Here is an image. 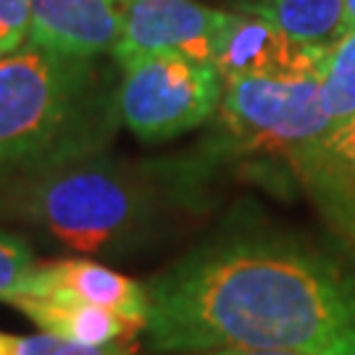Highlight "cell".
Returning a JSON list of instances; mask_svg holds the SVG:
<instances>
[{"instance_id":"13","label":"cell","mask_w":355,"mask_h":355,"mask_svg":"<svg viewBox=\"0 0 355 355\" xmlns=\"http://www.w3.org/2000/svg\"><path fill=\"white\" fill-rule=\"evenodd\" d=\"M321 105L331 124L355 116V29L329 45L321 71Z\"/></svg>"},{"instance_id":"8","label":"cell","mask_w":355,"mask_h":355,"mask_svg":"<svg viewBox=\"0 0 355 355\" xmlns=\"http://www.w3.org/2000/svg\"><path fill=\"white\" fill-rule=\"evenodd\" d=\"M29 40L76 58H114L124 37L121 8L114 0H29Z\"/></svg>"},{"instance_id":"10","label":"cell","mask_w":355,"mask_h":355,"mask_svg":"<svg viewBox=\"0 0 355 355\" xmlns=\"http://www.w3.org/2000/svg\"><path fill=\"white\" fill-rule=\"evenodd\" d=\"M290 164L321 214L355 242V116L334 124Z\"/></svg>"},{"instance_id":"19","label":"cell","mask_w":355,"mask_h":355,"mask_svg":"<svg viewBox=\"0 0 355 355\" xmlns=\"http://www.w3.org/2000/svg\"><path fill=\"white\" fill-rule=\"evenodd\" d=\"M6 350H8V334L0 331V355H6Z\"/></svg>"},{"instance_id":"11","label":"cell","mask_w":355,"mask_h":355,"mask_svg":"<svg viewBox=\"0 0 355 355\" xmlns=\"http://www.w3.org/2000/svg\"><path fill=\"white\" fill-rule=\"evenodd\" d=\"M3 303L13 305L26 318H32L42 331L55 334L61 340L79 345H129L145 324L132 321L116 311L101 308V305L76 303L66 297H51V295H6Z\"/></svg>"},{"instance_id":"14","label":"cell","mask_w":355,"mask_h":355,"mask_svg":"<svg viewBox=\"0 0 355 355\" xmlns=\"http://www.w3.org/2000/svg\"><path fill=\"white\" fill-rule=\"evenodd\" d=\"M6 355H135L129 345H79L61 340L55 334H35V337H11L8 334V350Z\"/></svg>"},{"instance_id":"3","label":"cell","mask_w":355,"mask_h":355,"mask_svg":"<svg viewBox=\"0 0 355 355\" xmlns=\"http://www.w3.org/2000/svg\"><path fill=\"white\" fill-rule=\"evenodd\" d=\"M119 124L116 61L32 42L0 58V179L105 153Z\"/></svg>"},{"instance_id":"1","label":"cell","mask_w":355,"mask_h":355,"mask_svg":"<svg viewBox=\"0 0 355 355\" xmlns=\"http://www.w3.org/2000/svg\"><path fill=\"white\" fill-rule=\"evenodd\" d=\"M145 292V334L158 353L355 355V271L292 237H216L158 271Z\"/></svg>"},{"instance_id":"15","label":"cell","mask_w":355,"mask_h":355,"mask_svg":"<svg viewBox=\"0 0 355 355\" xmlns=\"http://www.w3.org/2000/svg\"><path fill=\"white\" fill-rule=\"evenodd\" d=\"M32 266H35V255L29 242L11 232H0V300L21 282V277Z\"/></svg>"},{"instance_id":"6","label":"cell","mask_w":355,"mask_h":355,"mask_svg":"<svg viewBox=\"0 0 355 355\" xmlns=\"http://www.w3.org/2000/svg\"><path fill=\"white\" fill-rule=\"evenodd\" d=\"M329 48L290 37L253 13H224L214 66L224 82L234 76H321Z\"/></svg>"},{"instance_id":"5","label":"cell","mask_w":355,"mask_h":355,"mask_svg":"<svg viewBox=\"0 0 355 355\" xmlns=\"http://www.w3.org/2000/svg\"><path fill=\"white\" fill-rule=\"evenodd\" d=\"M218 121L227 148L295 158L334 124L321 105V76H234L224 82Z\"/></svg>"},{"instance_id":"9","label":"cell","mask_w":355,"mask_h":355,"mask_svg":"<svg viewBox=\"0 0 355 355\" xmlns=\"http://www.w3.org/2000/svg\"><path fill=\"white\" fill-rule=\"evenodd\" d=\"M8 295H51L66 297L76 303L101 305L116 311L132 321H148V292L145 284H137L114 268L85 261V258H69V261H53L40 263L26 271L21 282Z\"/></svg>"},{"instance_id":"20","label":"cell","mask_w":355,"mask_h":355,"mask_svg":"<svg viewBox=\"0 0 355 355\" xmlns=\"http://www.w3.org/2000/svg\"><path fill=\"white\" fill-rule=\"evenodd\" d=\"M116 6H119V8H121V6H124V3H127V0H114Z\"/></svg>"},{"instance_id":"16","label":"cell","mask_w":355,"mask_h":355,"mask_svg":"<svg viewBox=\"0 0 355 355\" xmlns=\"http://www.w3.org/2000/svg\"><path fill=\"white\" fill-rule=\"evenodd\" d=\"M29 0H0V58L19 51L29 40Z\"/></svg>"},{"instance_id":"2","label":"cell","mask_w":355,"mask_h":355,"mask_svg":"<svg viewBox=\"0 0 355 355\" xmlns=\"http://www.w3.org/2000/svg\"><path fill=\"white\" fill-rule=\"evenodd\" d=\"M200 168L177 158L105 153L0 179V216L79 253H129L161 237L198 195Z\"/></svg>"},{"instance_id":"18","label":"cell","mask_w":355,"mask_h":355,"mask_svg":"<svg viewBox=\"0 0 355 355\" xmlns=\"http://www.w3.org/2000/svg\"><path fill=\"white\" fill-rule=\"evenodd\" d=\"M355 29V0H345V19H343V32Z\"/></svg>"},{"instance_id":"4","label":"cell","mask_w":355,"mask_h":355,"mask_svg":"<svg viewBox=\"0 0 355 355\" xmlns=\"http://www.w3.org/2000/svg\"><path fill=\"white\" fill-rule=\"evenodd\" d=\"M121 124L142 142H166L205 124L221 105L224 76L184 53L116 58Z\"/></svg>"},{"instance_id":"17","label":"cell","mask_w":355,"mask_h":355,"mask_svg":"<svg viewBox=\"0 0 355 355\" xmlns=\"http://www.w3.org/2000/svg\"><path fill=\"white\" fill-rule=\"evenodd\" d=\"M200 355H303V353H290V350H208Z\"/></svg>"},{"instance_id":"12","label":"cell","mask_w":355,"mask_h":355,"mask_svg":"<svg viewBox=\"0 0 355 355\" xmlns=\"http://www.w3.org/2000/svg\"><path fill=\"white\" fill-rule=\"evenodd\" d=\"M240 8L308 45L329 48L343 35L345 0H242Z\"/></svg>"},{"instance_id":"7","label":"cell","mask_w":355,"mask_h":355,"mask_svg":"<svg viewBox=\"0 0 355 355\" xmlns=\"http://www.w3.org/2000/svg\"><path fill=\"white\" fill-rule=\"evenodd\" d=\"M227 11L198 0H127L121 6L124 37L116 58L140 53H184L214 64V48Z\"/></svg>"}]
</instances>
